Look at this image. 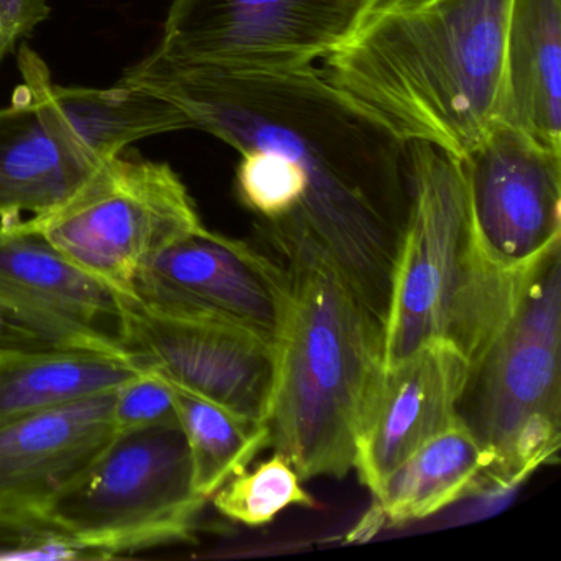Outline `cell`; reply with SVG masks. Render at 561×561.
I'll return each mask as SVG.
<instances>
[{
    "mask_svg": "<svg viewBox=\"0 0 561 561\" xmlns=\"http://www.w3.org/2000/svg\"><path fill=\"white\" fill-rule=\"evenodd\" d=\"M476 244L520 275L561 248V152L495 123L461 160Z\"/></svg>",
    "mask_w": 561,
    "mask_h": 561,
    "instance_id": "11",
    "label": "cell"
},
{
    "mask_svg": "<svg viewBox=\"0 0 561 561\" xmlns=\"http://www.w3.org/2000/svg\"><path fill=\"white\" fill-rule=\"evenodd\" d=\"M458 413L491 455L484 488H512L557 456L561 248L531 268L507 320L469 366Z\"/></svg>",
    "mask_w": 561,
    "mask_h": 561,
    "instance_id": "6",
    "label": "cell"
},
{
    "mask_svg": "<svg viewBox=\"0 0 561 561\" xmlns=\"http://www.w3.org/2000/svg\"><path fill=\"white\" fill-rule=\"evenodd\" d=\"M48 18L47 0H0V64Z\"/></svg>",
    "mask_w": 561,
    "mask_h": 561,
    "instance_id": "22",
    "label": "cell"
},
{
    "mask_svg": "<svg viewBox=\"0 0 561 561\" xmlns=\"http://www.w3.org/2000/svg\"><path fill=\"white\" fill-rule=\"evenodd\" d=\"M18 61L22 84L0 110V221L48 215L130 144L192 129L175 106L139 88L58 87L28 45Z\"/></svg>",
    "mask_w": 561,
    "mask_h": 561,
    "instance_id": "5",
    "label": "cell"
},
{
    "mask_svg": "<svg viewBox=\"0 0 561 561\" xmlns=\"http://www.w3.org/2000/svg\"><path fill=\"white\" fill-rule=\"evenodd\" d=\"M114 435L179 423L173 387L147 367L114 393Z\"/></svg>",
    "mask_w": 561,
    "mask_h": 561,
    "instance_id": "21",
    "label": "cell"
},
{
    "mask_svg": "<svg viewBox=\"0 0 561 561\" xmlns=\"http://www.w3.org/2000/svg\"><path fill=\"white\" fill-rule=\"evenodd\" d=\"M561 0H511L497 123L561 152Z\"/></svg>",
    "mask_w": 561,
    "mask_h": 561,
    "instance_id": "17",
    "label": "cell"
},
{
    "mask_svg": "<svg viewBox=\"0 0 561 561\" xmlns=\"http://www.w3.org/2000/svg\"><path fill=\"white\" fill-rule=\"evenodd\" d=\"M119 294L65 257L27 218L0 221V327L60 344L123 346Z\"/></svg>",
    "mask_w": 561,
    "mask_h": 561,
    "instance_id": "13",
    "label": "cell"
},
{
    "mask_svg": "<svg viewBox=\"0 0 561 561\" xmlns=\"http://www.w3.org/2000/svg\"><path fill=\"white\" fill-rule=\"evenodd\" d=\"M301 482L291 462L275 451L254 471L245 469L232 476L209 501L229 520L248 527H262L291 505L318 507V502L305 491Z\"/></svg>",
    "mask_w": 561,
    "mask_h": 561,
    "instance_id": "20",
    "label": "cell"
},
{
    "mask_svg": "<svg viewBox=\"0 0 561 561\" xmlns=\"http://www.w3.org/2000/svg\"><path fill=\"white\" fill-rule=\"evenodd\" d=\"M409 157L410 208L383 328V369L435 340L451 341L471 366L531 268L505 274L479 251L458 159L428 144H409Z\"/></svg>",
    "mask_w": 561,
    "mask_h": 561,
    "instance_id": "4",
    "label": "cell"
},
{
    "mask_svg": "<svg viewBox=\"0 0 561 561\" xmlns=\"http://www.w3.org/2000/svg\"><path fill=\"white\" fill-rule=\"evenodd\" d=\"M133 297L242 328L275 346L291 308L290 280L277 257L206 226L159 252L137 275Z\"/></svg>",
    "mask_w": 561,
    "mask_h": 561,
    "instance_id": "12",
    "label": "cell"
},
{
    "mask_svg": "<svg viewBox=\"0 0 561 561\" xmlns=\"http://www.w3.org/2000/svg\"><path fill=\"white\" fill-rule=\"evenodd\" d=\"M261 238L287 271L291 291L267 422L271 446L301 481L344 478L382 377L386 324L310 239Z\"/></svg>",
    "mask_w": 561,
    "mask_h": 561,
    "instance_id": "3",
    "label": "cell"
},
{
    "mask_svg": "<svg viewBox=\"0 0 561 561\" xmlns=\"http://www.w3.org/2000/svg\"><path fill=\"white\" fill-rule=\"evenodd\" d=\"M147 367L124 346L51 343L0 327V420L116 392Z\"/></svg>",
    "mask_w": 561,
    "mask_h": 561,
    "instance_id": "16",
    "label": "cell"
},
{
    "mask_svg": "<svg viewBox=\"0 0 561 561\" xmlns=\"http://www.w3.org/2000/svg\"><path fill=\"white\" fill-rule=\"evenodd\" d=\"M511 0H359L324 75L407 144L461 160L499 121Z\"/></svg>",
    "mask_w": 561,
    "mask_h": 561,
    "instance_id": "2",
    "label": "cell"
},
{
    "mask_svg": "<svg viewBox=\"0 0 561 561\" xmlns=\"http://www.w3.org/2000/svg\"><path fill=\"white\" fill-rule=\"evenodd\" d=\"M27 219L65 257L126 297L159 252L205 226L169 163L124 152L67 205Z\"/></svg>",
    "mask_w": 561,
    "mask_h": 561,
    "instance_id": "8",
    "label": "cell"
},
{
    "mask_svg": "<svg viewBox=\"0 0 561 561\" xmlns=\"http://www.w3.org/2000/svg\"><path fill=\"white\" fill-rule=\"evenodd\" d=\"M119 83L231 146L236 193L259 234L310 239L386 324L410 208L409 144L314 67L218 70L153 50Z\"/></svg>",
    "mask_w": 561,
    "mask_h": 561,
    "instance_id": "1",
    "label": "cell"
},
{
    "mask_svg": "<svg viewBox=\"0 0 561 561\" xmlns=\"http://www.w3.org/2000/svg\"><path fill=\"white\" fill-rule=\"evenodd\" d=\"M114 393L0 420V528H37L45 508L114 438Z\"/></svg>",
    "mask_w": 561,
    "mask_h": 561,
    "instance_id": "14",
    "label": "cell"
},
{
    "mask_svg": "<svg viewBox=\"0 0 561 561\" xmlns=\"http://www.w3.org/2000/svg\"><path fill=\"white\" fill-rule=\"evenodd\" d=\"M116 334L172 386L267 423L278 374V346L208 318L190 317L119 295Z\"/></svg>",
    "mask_w": 561,
    "mask_h": 561,
    "instance_id": "10",
    "label": "cell"
},
{
    "mask_svg": "<svg viewBox=\"0 0 561 561\" xmlns=\"http://www.w3.org/2000/svg\"><path fill=\"white\" fill-rule=\"evenodd\" d=\"M359 0H172L157 50L231 71L314 67L341 41Z\"/></svg>",
    "mask_w": 561,
    "mask_h": 561,
    "instance_id": "9",
    "label": "cell"
},
{
    "mask_svg": "<svg viewBox=\"0 0 561 561\" xmlns=\"http://www.w3.org/2000/svg\"><path fill=\"white\" fill-rule=\"evenodd\" d=\"M491 465V455L459 419L400 462L374 495L389 520H422L481 491Z\"/></svg>",
    "mask_w": 561,
    "mask_h": 561,
    "instance_id": "18",
    "label": "cell"
},
{
    "mask_svg": "<svg viewBox=\"0 0 561 561\" xmlns=\"http://www.w3.org/2000/svg\"><path fill=\"white\" fill-rule=\"evenodd\" d=\"M206 502L193 484L185 435L172 423L114 435L35 530L55 531L84 557H117L192 540Z\"/></svg>",
    "mask_w": 561,
    "mask_h": 561,
    "instance_id": "7",
    "label": "cell"
},
{
    "mask_svg": "<svg viewBox=\"0 0 561 561\" xmlns=\"http://www.w3.org/2000/svg\"><path fill=\"white\" fill-rule=\"evenodd\" d=\"M469 363L451 341L435 340L386 367L367 405L354 471L376 492L416 449L459 420Z\"/></svg>",
    "mask_w": 561,
    "mask_h": 561,
    "instance_id": "15",
    "label": "cell"
},
{
    "mask_svg": "<svg viewBox=\"0 0 561 561\" xmlns=\"http://www.w3.org/2000/svg\"><path fill=\"white\" fill-rule=\"evenodd\" d=\"M173 387L176 416L192 459L193 484L205 499L245 471L271 446L267 423L252 422L219 403Z\"/></svg>",
    "mask_w": 561,
    "mask_h": 561,
    "instance_id": "19",
    "label": "cell"
}]
</instances>
